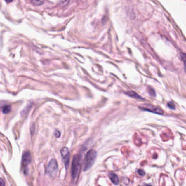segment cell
<instances>
[{"label": "cell", "instance_id": "cell-1", "mask_svg": "<svg viewBox=\"0 0 186 186\" xmlns=\"http://www.w3.org/2000/svg\"><path fill=\"white\" fill-rule=\"evenodd\" d=\"M97 153L94 150L89 151L86 155L83 162V171H86L90 169L94 164L96 159Z\"/></svg>", "mask_w": 186, "mask_h": 186}, {"label": "cell", "instance_id": "cell-2", "mask_svg": "<svg viewBox=\"0 0 186 186\" xmlns=\"http://www.w3.org/2000/svg\"><path fill=\"white\" fill-rule=\"evenodd\" d=\"M81 156L79 154H76L74 156L71 165V176L74 180H76L79 175L81 167Z\"/></svg>", "mask_w": 186, "mask_h": 186}, {"label": "cell", "instance_id": "cell-3", "mask_svg": "<svg viewBox=\"0 0 186 186\" xmlns=\"http://www.w3.org/2000/svg\"><path fill=\"white\" fill-rule=\"evenodd\" d=\"M139 108L143 111H148V112L156 113L157 114H160V115L163 114L164 113V112L161 108L153 106L150 104H142L141 105Z\"/></svg>", "mask_w": 186, "mask_h": 186}, {"label": "cell", "instance_id": "cell-4", "mask_svg": "<svg viewBox=\"0 0 186 186\" xmlns=\"http://www.w3.org/2000/svg\"><path fill=\"white\" fill-rule=\"evenodd\" d=\"M58 166L56 160L52 159L48 164L46 171L48 174L50 175L52 177H53L57 174L58 171Z\"/></svg>", "mask_w": 186, "mask_h": 186}, {"label": "cell", "instance_id": "cell-5", "mask_svg": "<svg viewBox=\"0 0 186 186\" xmlns=\"http://www.w3.org/2000/svg\"><path fill=\"white\" fill-rule=\"evenodd\" d=\"M60 154L62 156V158L63 159L65 168L66 169H67L70 161V151L67 147H64L61 149Z\"/></svg>", "mask_w": 186, "mask_h": 186}, {"label": "cell", "instance_id": "cell-6", "mask_svg": "<svg viewBox=\"0 0 186 186\" xmlns=\"http://www.w3.org/2000/svg\"><path fill=\"white\" fill-rule=\"evenodd\" d=\"M31 155L29 152H24L22 157V166L26 169L27 166L28 164L31 162Z\"/></svg>", "mask_w": 186, "mask_h": 186}, {"label": "cell", "instance_id": "cell-7", "mask_svg": "<svg viewBox=\"0 0 186 186\" xmlns=\"http://www.w3.org/2000/svg\"><path fill=\"white\" fill-rule=\"evenodd\" d=\"M109 176L111 181L113 184H114L115 185H118L119 184V178L117 175L113 173H111L109 174Z\"/></svg>", "mask_w": 186, "mask_h": 186}, {"label": "cell", "instance_id": "cell-8", "mask_svg": "<svg viewBox=\"0 0 186 186\" xmlns=\"http://www.w3.org/2000/svg\"><path fill=\"white\" fill-rule=\"evenodd\" d=\"M127 95L129 96L130 97H131L132 98L135 99H138V100H144V98H142V96L138 95L137 93L133 91H128L126 92L125 93Z\"/></svg>", "mask_w": 186, "mask_h": 186}, {"label": "cell", "instance_id": "cell-9", "mask_svg": "<svg viewBox=\"0 0 186 186\" xmlns=\"http://www.w3.org/2000/svg\"><path fill=\"white\" fill-rule=\"evenodd\" d=\"M181 57V59L182 60V62H183V64H184V69H185V71L186 73V53H182L180 55Z\"/></svg>", "mask_w": 186, "mask_h": 186}, {"label": "cell", "instance_id": "cell-10", "mask_svg": "<svg viewBox=\"0 0 186 186\" xmlns=\"http://www.w3.org/2000/svg\"><path fill=\"white\" fill-rule=\"evenodd\" d=\"M11 111V107L10 106H5L2 108V112L4 114H8Z\"/></svg>", "mask_w": 186, "mask_h": 186}, {"label": "cell", "instance_id": "cell-11", "mask_svg": "<svg viewBox=\"0 0 186 186\" xmlns=\"http://www.w3.org/2000/svg\"><path fill=\"white\" fill-rule=\"evenodd\" d=\"M32 4L35 6H41L44 4V1L43 0H31Z\"/></svg>", "mask_w": 186, "mask_h": 186}, {"label": "cell", "instance_id": "cell-12", "mask_svg": "<svg viewBox=\"0 0 186 186\" xmlns=\"http://www.w3.org/2000/svg\"><path fill=\"white\" fill-rule=\"evenodd\" d=\"M70 0H60V5L62 7H65L67 6Z\"/></svg>", "mask_w": 186, "mask_h": 186}, {"label": "cell", "instance_id": "cell-13", "mask_svg": "<svg viewBox=\"0 0 186 186\" xmlns=\"http://www.w3.org/2000/svg\"><path fill=\"white\" fill-rule=\"evenodd\" d=\"M168 106L171 109H174L175 108L174 103H173V102H169L168 103Z\"/></svg>", "mask_w": 186, "mask_h": 186}, {"label": "cell", "instance_id": "cell-14", "mask_svg": "<svg viewBox=\"0 0 186 186\" xmlns=\"http://www.w3.org/2000/svg\"><path fill=\"white\" fill-rule=\"evenodd\" d=\"M35 130H36V128H35V125L34 124H33L31 128V134L33 135L35 132Z\"/></svg>", "mask_w": 186, "mask_h": 186}, {"label": "cell", "instance_id": "cell-15", "mask_svg": "<svg viewBox=\"0 0 186 186\" xmlns=\"http://www.w3.org/2000/svg\"><path fill=\"white\" fill-rule=\"evenodd\" d=\"M149 94H150V95L151 96H155V91H154V89H150V90H149Z\"/></svg>", "mask_w": 186, "mask_h": 186}, {"label": "cell", "instance_id": "cell-16", "mask_svg": "<svg viewBox=\"0 0 186 186\" xmlns=\"http://www.w3.org/2000/svg\"><path fill=\"white\" fill-rule=\"evenodd\" d=\"M54 135H55V137L58 138V137H60V131L55 130V131L54 132Z\"/></svg>", "mask_w": 186, "mask_h": 186}, {"label": "cell", "instance_id": "cell-17", "mask_svg": "<svg viewBox=\"0 0 186 186\" xmlns=\"http://www.w3.org/2000/svg\"><path fill=\"white\" fill-rule=\"evenodd\" d=\"M0 186H5L4 180L1 178H0Z\"/></svg>", "mask_w": 186, "mask_h": 186}, {"label": "cell", "instance_id": "cell-18", "mask_svg": "<svg viewBox=\"0 0 186 186\" xmlns=\"http://www.w3.org/2000/svg\"><path fill=\"white\" fill-rule=\"evenodd\" d=\"M138 173L141 176H144L145 175V172L144 171V170H138Z\"/></svg>", "mask_w": 186, "mask_h": 186}, {"label": "cell", "instance_id": "cell-19", "mask_svg": "<svg viewBox=\"0 0 186 186\" xmlns=\"http://www.w3.org/2000/svg\"><path fill=\"white\" fill-rule=\"evenodd\" d=\"M5 1L7 3V4H9V3H11L13 0H5Z\"/></svg>", "mask_w": 186, "mask_h": 186}, {"label": "cell", "instance_id": "cell-20", "mask_svg": "<svg viewBox=\"0 0 186 186\" xmlns=\"http://www.w3.org/2000/svg\"><path fill=\"white\" fill-rule=\"evenodd\" d=\"M150 186V185H145V186Z\"/></svg>", "mask_w": 186, "mask_h": 186}]
</instances>
